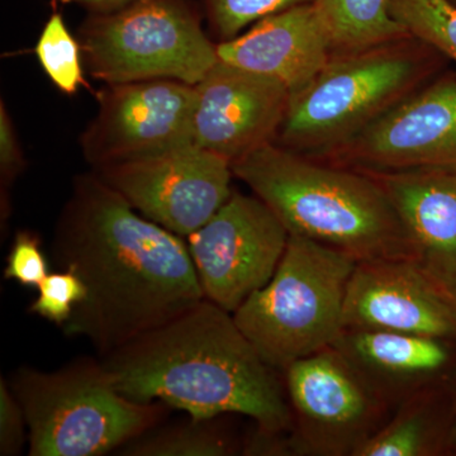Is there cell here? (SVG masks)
Instances as JSON below:
<instances>
[{
	"label": "cell",
	"instance_id": "7",
	"mask_svg": "<svg viewBox=\"0 0 456 456\" xmlns=\"http://www.w3.org/2000/svg\"><path fill=\"white\" fill-rule=\"evenodd\" d=\"M80 47L90 75L108 86L154 79L197 86L218 61L191 0H134L90 13Z\"/></svg>",
	"mask_w": 456,
	"mask_h": 456
},
{
	"label": "cell",
	"instance_id": "8",
	"mask_svg": "<svg viewBox=\"0 0 456 456\" xmlns=\"http://www.w3.org/2000/svg\"><path fill=\"white\" fill-rule=\"evenodd\" d=\"M283 374L292 455L354 456L391 410L334 346L297 360Z\"/></svg>",
	"mask_w": 456,
	"mask_h": 456
},
{
	"label": "cell",
	"instance_id": "25",
	"mask_svg": "<svg viewBox=\"0 0 456 456\" xmlns=\"http://www.w3.org/2000/svg\"><path fill=\"white\" fill-rule=\"evenodd\" d=\"M50 273L40 236L28 230L18 231L7 256L4 278L23 287L38 288Z\"/></svg>",
	"mask_w": 456,
	"mask_h": 456
},
{
	"label": "cell",
	"instance_id": "9",
	"mask_svg": "<svg viewBox=\"0 0 456 456\" xmlns=\"http://www.w3.org/2000/svg\"><path fill=\"white\" fill-rule=\"evenodd\" d=\"M288 240L283 222L259 197L232 191L211 220L187 237L204 298L233 314L269 283Z\"/></svg>",
	"mask_w": 456,
	"mask_h": 456
},
{
	"label": "cell",
	"instance_id": "20",
	"mask_svg": "<svg viewBox=\"0 0 456 456\" xmlns=\"http://www.w3.org/2000/svg\"><path fill=\"white\" fill-rule=\"evenodd\" d=\"M119 450L127 456H228L239 452L235 441L212 419L150 430Z\"/></svg>",
	"mask_w": 456,
	"mask_h": 456
},
{
	"label": "cell",
	"instance_id": "11",
	"mask_svg": "<svg viewBox=\"0 0 456 456\" xmlns=\"http://www.w3.org/2000/svg\"><path fill=\"white\" fill-rule=\"evenodd\" d=\"M94 173L147 220L185 239L227 202L235 176L230 161L194 143Z\"/></svg>",
	"mask_w": 456,
	"mask_h": 456
},
{
	"label": "cell",
	"instance_id": "14",
	"mask_svg": "<svg viewBox=\"0 0 456 456\" xmlns=\"http://www.w3.org/2000/svg\"><path fill=\"white\" fill-rule=\"evenodd\" d=\"M344 326L456 340V308L419 261H359L347 284Z\"/></svg>",
	"mask_w": 456,
	"mask_h": 456
},
{
	"label": "cell",
	"instance_id": "27",
	"mask_svg": "<svg viewBox=\"0 0 456 456\" xmlns=\"http://www.w3.org/2000/svg\"><path fill=\"white\" fill-rule=\"evenodd\" d=\"M23 167V156L18 143L13 123L9 118L4 104L0 107V170L3 182L16 178Z\"/></svg>",
	"mask_w": 456,
	"mask_h": 456
},
{
	"label": "cell",
	"instance_id": "26",
	"mask_svg": "<svg viewBox=\"0 0 456 456\" xmlns=\"http://www.w3.org/2000/svg\"><path fill=\"white\" fill-rule=\"evenodd\" d=\"M22 407L7 380H0V455H20L28 434Z\"/></svg>",
	"mask_w": 456,
	"mask_h": 456
},
{
	"label": "cell",
	"instance_id": "30",
	"mask_svg": "<svg viewBox=\"0 0 456 456\" xmlns=\"http://www.w3.org/2000/svg\"><path fill=\"white\" fill-rule=\"evenodd\" d=\"M448 455L456 456V379L452 382L450 392Z\"/></svg>",
	"mask_w": 456,
	"mask_h": 456
},
{
	"label": "cell",
	"instance_id": "12",
	"mask_svg": "<svg viewBox=\"0 0 456 456\" xmlns=\"http://www.w3.org/2000/svg\"><path fill=\"white\" fill-rule=\"evenodd\" d=\"M317 160L365 171L456 167V71L441 73Z\"/></svg>",
	"mask_w": 456,
	"mask_h": 456
},
{
	"label": "cell",
	"instance_id": "6",
	"mask_svg": "<svg viewBox=\"0 0 456 456\" xmlns=\"http://www.w3.org/2000/svg\"><path fill=\"white\" fill-rule=\"evenodd\" d=\"M8 383L25 413L29 456L106 455L152 430L167 407L126 398L102 360L18 369Z\"/></svg>",
	"mask_w": 456,
	"mask_h": 456
},
{
	"label": "cell",
	"instance_id": "2",
	"mask_svg": "<svg viewBox=\"0 0 456 456\" xmlns=\"http://www.w3.org/2000/svg\"><path fill=\"white\" fill-rule=\"evenodd\" d=\"M117 391L167 404L191 419L236 413L257 430L290 434L292 411L277 370L264 362L232 314L203 299L170 322L102 358Z\"/></svg>",
	"mask_w": 456,
	"mask_h": 456
},
{
	"label": "cell",
	"instance_id": "29",
	"mask_svg": "<svg viewBox=\"0 0 456 456\" xmlns=\"http://www.w3.org/2000/svg\"><path fill=\"white\" fill-rule=\"evenodd\" d=\"M426 270L430 273L431 277L436 281L443 292L446 294L450 302L456 308V270H434L428 268Z\"/></svg>",
	"mask_w": 456,
	"mask_h": 456
},
{
	"label": "cell",
	"instance_id": "21",
	"mask_svg": "<svg viewBox=\"0 0 456 456\" xmlns=\"http://www.w3.org/2000/svg\"><path fill=\"white\" fill-rule=\"evenodd\" d=\"M389 14L456 65V5L450 0H388Z\"/></svg>",
	"mask_w": 456,
	"mask_h": 456
},
{
	"label": "cell",
	"instance_id": "15",
	"mask_svg": "<svg viewBox=\"0 0 456 456\" xmlns=\"http://www.w3.org/2000/svg\"><path fill=\"white\" fill-rule=\"evenodd\" d=\"M334 347L391 408L456 379V340L450 338L345 330Z\"/></svg>",
	"mask_w": 456,
	"mask_h": 456
},
{
	"label": "cell",
	"instance_id": "17",
	"mask_svg": "<svg viewBox=\"0 0 456 456\" xmlns=\"http://www.w3.org/2000/svg\"><path fill=\"white\" fill-rule=\"evenodd\" d=\"M365 173L391 200L417 260L428 269L456 270V167Z\"/></svg>",
	"mask_w": 456,
	"mask_h": 456
},
{
	"label": "cell",
	"instance_id": "13",
	"mask_svg": "<svg viewBox=\"0 0 456 456\" xmlns=\"http://www.w3.org/2000/svg\"><path fill=\"white\" fill-rule=\"evenodd\" d=\"M289 101L274 77L218 60L196 86L194 145L232 165L275 142Z\"/></svg>",
	"mask_w": 456,
	"mask_h": 456
},
{
	"label": "cell",
	"instance_id": "23",
	"mask_svg": "<svg viewBox=\"0 0 456 456\" xmlns=\"http://www.w3.org/2000/svg\"><path fill=\"white\" fill-rule=\"evenodd\" d=\"M316 0H203L204 13L221 42L232 40L263 18Z\"/></svg>",
	"mask_w": 456,
	"mask_h": 456
},
{
	"label": "cell",
	"instance_id": "31",
	"mask_svg": "<svg viewBox=\"0 0 456 456\" xmlns=\"http://www.w3.org/2000/svg\"><path fill=\"white\" fill-rule=\"evenodd\" d=\"M450 2L454 3V4L456 5V0H450Z\"/></svg>",
	"mask_w": 456,
	"mask_h": 456
},
{
	"label": "cell",
	"instance_id": "24",
	"mask_svg": "<svg viewBox=\"0 0 456 456\" xmlns=\"http://www.w3.org/2000/svg\"><path fill=\"white\" fill-rule=\"evenodd\" d=\"M37 290V298L29 305V312L61 329L88 296L86 283L70 269L50 273Z\"/></svg>",
	"mask_w": 456,
	"mask_h": 456
},
{
	"label": "cell",
	"instance_id": "19",
	"mask_svg": "<svg viewBox=\"0 0 456 456\" xmlns=\"http://www.w3.org/2000/svg\"><path fill=\"white\" fill-rule=\"evenodd\" d=\"M314 5L331 36L334 53L410 36L389 14L388 0H316Z\"/></svg>",
	"mask_w": 456,
	"mask_h": 456
},
{
	"label": "cell",
	"instance_id": "3",
	"mask_svg": "<svg viewBox=\"0 0 456 456\" xmlns=\"http://www.w3.org/2000/svg\"><path fill=\"white\" fill-rule=\"evenodd\" d=\"M231 167L289 235L358 261L417 260L391 200L365 171L317 160L275 142Z\"/></svg>",
	"mask_w": 456,
	"mask_h": 456
},
{
	"label": "cell",
	"instance_id": "16",
	"mask_svg": "<svg viewBox=\"0 0 456 456\" xmlns=\"http://www.w3.org/2000/svg\"><path fill=\"white\" fill-rule=\"evenodd\" d=\"M332 55L331 36L314 3L263 18L217 45L218 60L274 77L290 95L310 84Z\"/></svg>",
	"mask_w": 456,
	"mask_h": 456
},
{
	"label": "cell",
	"instance_id": "4",
	"mask_svg": "<svg viewBox=\"0 0 456 456\" xmlns=\"http://www.w3.org/2000/svg\"><path fill=\"white\" fill-rule=\"evenodd\" d=\"M448 62L412 36L334 53L310 84L290 95L275 143L325 158L439 77Z\"/></svg>",
	"mask_w": 456,
	"mask_h": 456
},
{
	"label": "cell",
	"instance_id": "5",
	"mask_svg": "<svg viewBox=\"0 0 456 456\" xmlns=\"http://www.w3.org/2000/svg\"><path fill=\"white\" fill-rule=\"evenodd\" d=\"M358 263L289 235L274 275L233 312V320L264 362L283 373L297 360L334 346L345 331V297Z\"/></svg>",
	"mask_w": 456,
	"mask_h": 456
},
{
	"label": "cell",
	"instance_id": "18",
	"mask_svg": "<svg viewBox=\"0 0 456 456\" xmlns=\"http://www.w3.org/2000/svg\"><path fill=\"white\" fill-rule=\"evenodd\" d=\"M452 384L402 402L395 416L354 456H448Z\"/></svg>",
	"mask_w": 456,
	"mask_h": 456
},
{
	"label": "cell",
	"instance_id": "1",
	"mask_svg": "<svg viewBox=\"0 0 456 456\" xmlns=\"http://www.w3.org/2000/svg\"><path fill=\"white\" fill-rule=\"evenodd\" d=\"M184 237L140 215L97 174L77 176L57 221L53 255L88 296L62 330L110 355L203 301Z\"/></svg>",
	"mask_w": 456,
	"mask_h": 456
},
{
	"label": "cell",
	"instance_id": "22",
	"mask_svg": "<svg viewBox=\"0 0 456 456\" xmlns=\"http://www.w3.org/2000/svg\"><path fill=\"white\" fill-rule=\"evenodd\" d=\"M80 49L82 47L65 25L64 18L55 12L42 29L36 55L51 82L69 95L86 86Z\"/></svg>",
	"mask_w": 456,
	"mask_h": 456
},
{
	"label": "cell",
	"instance_id": "28",
	"mask_svg": "<svg viewBox=\"0 0 456 456\" xmlns=\"http://www.w3.org/2000/svg\"><path fill=\"white\" fill-rule=\"evenodd\" d=\"M62 4H79L89 9L90 13H106L130 4L134 0H53Z\"/></svg>",
	"mask_w": 456,
	"mask_h": 456
},
{
	"label": "cell",
	"instance_id": "10",
	"mask_svg": "<svg viewBox=\"0 0 456 456\" xmlns=\"http://www.w3.org/2000/svg\"><path fill=\"white\" fill-rule=\"evenodd\" d=\"M196 86L171 79L108 86L82 136L94 169L145 160L194 143Z\"/></svg>",
	"mask_w": 456,
	"mask_h": 456
}]
</instances>
